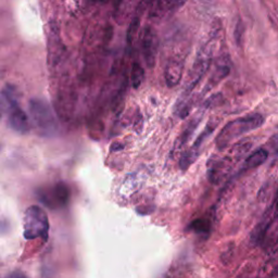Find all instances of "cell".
Wrapping results in <instances>:
<instances>
[{
  "mask_svg": "<svg viewBox=\"0 0 278 278\" xmlns=\"http://www.w3.org/2000/svg\"><path fill=\"white\" fill-rule=\"evenodd\" d=\"M29 110L35 128L41 137L52 138L58 135L60 127L57 117L46 100L32 98L29 101Z\"/></svg>",
  "mask_w": 278,
  "mask_h": 278,
  "instance_id": "5",
  "label": "cell"
},
{
  "mask_svg": "<svg viewBox=\"0 0 278 278\" xmlns=\"http://www.w3.org/2000/svg\"><path fill=\"white\" fill-rule=\"evenodd\" d=\"M139 26H141V15H138V12L136 11L135 16L133 17V20L130 21L129 28L127 30V34H126V41H127V46L132 47L134 43V39L136 37V35L138 33Z\"/></svg>",
  "mask_w": 278,
  "mask_h": 278,
  "instance_id": "17",
  "label": "cell"
},
{
  "mask_svg": "<svg viewBox=\"0 0 278 278\" xmlns=\"http://www.w3.org/2000/svg\"><path fill=\"white\" fill-rule=\"evenodd\" d=\"M2 106L10 128L17 134H29L31 130L30 120L20 106L19 94H17V89L14 86L7 84L3 88Z\"/></svg>",
  "mask_w": 278,
  "mask_h": 278,
  "instance_id": "2",
  "label": "cell"
},
{
  "mask_svg": "<svg viewBox=\"0 0 278 278\" xmlns=\"http://www.w3.org/2000/svg\"><path fill=\"white\" fill-rule=\"evenodd\" d=\"M123 149V145L119 144V143H113V145L111 146V150L112 151H119Z\"/></svg>",
  "mask_w": 278,
  "mask_h": 278,
  "instance_id": "19",
  "label": "cell"
},
{
  "mask_svg": "<svg viewBox=\"0 0 278 278\" xmlns=\"http://www.w3.org/2000/svg\"><path fill=\"white\" fill-rule=\"evenodd\" d=\"M24 238H47L49 233V220L47 213L38 205H31L24 213Z\"/></svg>",
  "mask_w": 278,
  "mask_h": 278,
  "instance_id": "6",
  "label": "cell"
},
{
  "mask_svg": "<svg viewBox=\"0 0 278 278\" xmlns=\"http://www.w3.org/2000/svg\"><path fill=\"white\" fill-rule=\"evenodd\" d=\"M217 124H219V122L214 120L208 122L205 127L202 129V132L200 133V135L195 141V143L193 144V146L181 153V156L179 159V167L181 170L185 171L189 169L190 165H193L196 162L200 152H201V148L205 142V139L214 132Z\"/></svg>",
  "mask_w": 278,
  "mask_h": 278,
  "instance_id": "8",
  "label": "cell"
},
{
  "mask_svg": "<svg viewBox=\"0 0 278 278\" xmlns=\"http://www.w3.org/2000/svg\"><path fill=\"white\" fill-rule=\"evenodd\" d=\"M222 99V95L221 94H215V95H212L210 98H207L204 102H203V109L204 110H207V109H211L215 106H217V104L220 103V100Z\"/></svg>",
  "mask_w": 278,
  "mask_h": 278,
  "instance_id": "18",
  "label": "cell"
},
{
  "mask_svg": "<svg viewBox=\"0 0 278 278\" xmlns=\"http://www.w3.org/2000/svg\"><path fill=\"white\" fill-rule=\"evenodd\" d=\"M267 156H268V152L265 149H259V150L254 151L246 159L245 164H243L242 171L254 169V168L259 167V165L263 164L265 162V160L267 159Z\"/></svg>",
  "mask_w": 278,
  "mask_h": 278,
  "instance_id": "14",
  "label": "cell"
},
{
  "mask_svg": "<svg viewBox=\"0 0 278 278\" xmlns=\"http://www.w3.org/2000/svg\"><path fill=\"white\" fill-rule=\"evenodd\" d=\"M211 227H212L211 217H208V216L196 219L189 225V228L191 230L195 231L198 235H204V236H207V235L210 234Z\"/></svg>",
  "mask_w": 278,
  "mask_h": 278,
  "instance_id": "15",
  "label": "cell"
},
{
  "mask_svg": "<svg viewBox=\"0 0 278 278\" xmlns=\"http://www.w3.org/2000/svg\"><path fill=\"white\" fill-rule=\"evenodd\" d=\"M251 147L247 142H240L233 146L227 154L224 156H212L207 161V178L212 184H220L227 177L234 165L236 164L243 155H245Z\"/></svg>",
  "mask_w": 278,
  "mask_h": 278,
  "instance_id": "3",
  "label": "cell"
},
{
  "mask_svg": "<svg viewBox=\"0 0 278 278\" xmlns=\"http://www.w3.org/2000/svg\"><path fill=\"white\" fill-rule=\"evenodd\" d=\"M36 196L41 204L50 210H58V208H62L67 205L71 193L65 182L58 181L54 185L37 189Z\"/></svg>",
  "mask_w": 278,
  "mask_h": 278,
  "instance_id": "7",
  "label": "cell"
},
{
  "mask_svg": "<svg viewBox=\"0 0 278 278\" xmlns=\"http://www.w3.org/2000/svg\"><path fill=\"white\" fill-rule=\"evenodd\" d=\"M182 70H184V58L180 56H172L169 59L164 71L165 83H167L168 87L172 88L180 83Z\"/></svg>",
  "mask_w": 278,
  "mask_h": 278,
  "instance_id": "11",
  "label": "cell"
},
{
  "mask_svg": "<svg viewBox=\"0 0 278 278\" xmlns=\"http://www.w3.org/2000/svg\"><path fill=\"white\" fill-rule=\"evenodd\" d=\"M145 81V71L142 65L138 62H134L130 70V83H132L133 88L137 89L143 85Z\"/></svg>",
  "mask_w": 278,
  "mask_h": 278,
  "instance_id": "16",
  "label": "cell"
},
{
  "mask_svg": "<svg viewBox=\"0 0 278 278\" xmlns=\"http://www.w3.org/2000/svg\"><path fill=\"white\" fill-rule=\"evenodd\" d=\"M219 33H214L212 36L210 37L205 43L201 46V48L199 49L197 52L196 59L194 61L193 67H191L190 72L188 73L186 77V82L184 85V89H182L180 97L178 98L177 102L175 106H178V104L184 103L187 101L190 97L191 94H193L194 89L198 86L200 81L202 80L206 72L210 68L211 62H212V58H213V50H214V42L217 37Z\"/></svg>",
  "mask_w": 278,
  "mask_h": 278,
  "instance_id": "1",
  "label": "cell"
},
{
  "mask_svg": "<svg viewBox=\"0 0 278 278\" xmlns=\"http://www.w3.org/2000/svg\"><path fill=\"white\" fill-rule=\"evenodd\" d=\"M47 47H48V63L56 66L63 55V43L60 37L58 26L55 22H49L47 25Z\"/></svg>",
  "mask_w": 278,
  "mask_h": 278,
  "instance_id": "10",
  "label": "cell"
},
{
  "mask_svg": "<svg viewBox=\"0 0 278 278\" xmlns=\"http://www.w3.org/2000/svg\"><path fill=\"white\" fill-rule=\"evenodd\" d=\"M159 49L158 34L153 30L152 26L147 25L142 34V51L145 62L149 68H153L155 65L156 56Z\"/></svg>",
  "mask_w": 278,
  "mask_h": 278,
  "instance_id": "9",
  "label": "cell"
},
{
  "mask_svg": "<svg viewBox=\"0 0 278 278\" xmlns=\"http://www.w3.org/2000/svg\"><path fill=\"white\" fill-rule=\"evenodd\" d=\"M184 2H156L152 3L150 9V19L153 20H163L165 17L170 16L178 9L184 6Z\"/></svg>",
  "mask_w": 278,
  "mask_h": 278,
  "instance_id": "13",
  "label": "cell"
},
{
  "mask_svg": "<svg viewBox=\"0 0 278 278\" xmlns=\"http://www.w3.org/2000/svg\"><path fill=\"white\" fill-rule=\"evenodd\" d=\"M263 124L264 117L260 113H252V114L233 120L221 129L219 135L216 136L215 145L220 150H224L235 139L261 127Z\"/></svg>",
  "mask_w": 278,
  "mask_h": 278,
  "instance_id": "4",
  "label": "cell"
},
{
  "mask_svg": "<svg viewBox=\"0 0 278 278\" xmlns=\"http://www.w3.org/2000/svg\"><path fill=\"white\" fill-rule=\"evenodd\" d=\"M203 114H204V109H202L201 111H198L186 124V126L184 127V129H182L180 135L177 137L175 144H174V146H173L174 153H176L180 149H182V148H184L186 146V144L189 142V139L193 137V135L195 134V132L200 124V122H201V120L203 118Z\"/></svg>",
  "mask_w": 278,
  "mask_h": 278,
  "instance_id": "12",
  "label": "cell"
}]
</instances>
